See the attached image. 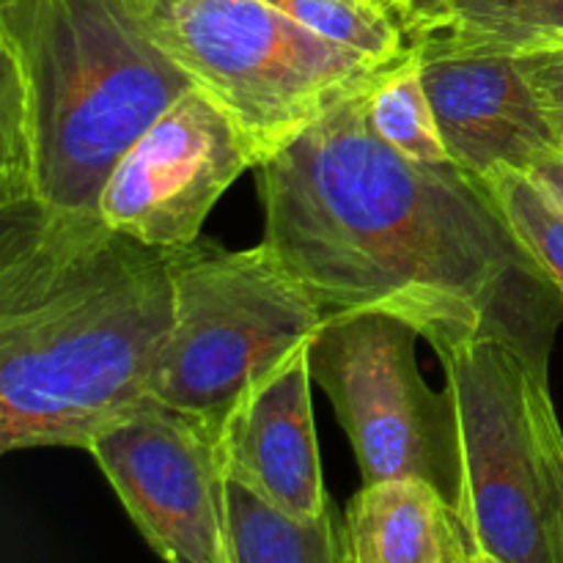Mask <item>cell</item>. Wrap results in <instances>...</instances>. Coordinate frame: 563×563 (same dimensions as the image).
I'll use <instances>...</instances> for the list:
<instances>
[{
  "label": "cell",
  "instance_id": "6da1fadb",
  "mask_svg": "<svg viewBox=\"0 0 563 563\" xmlns=\"http://www.w3.org/2000/svg\"><path fill=\"white\" fill-rule=\"evenodd\" d=\"M372 86L253 168L262 242L324 313L407 319L434 352L500 341L550 377L559 289L478 176L407 159L374 132Z\"/></svg>",
  "mask_w": 563,
  "mask_h": 563
},
{
  "label": "cell",
  "instance_id": "7a4b0ae2",
  "mask_svg": "<svg viewBox=\"0 0 563 563\" xmlns=\"http://www.w3.org/2000/svg\"><path fill=\"white\" fill-rule=\"evenodd\" d=\"M170 253L99 212L0 203V451L86 449L148 396Z\"/></svg>",
  "mask_w": 563,
  "mask_h": 563
},
{
  "label": "cell",
  "instance_id": "3957f363",
  "mask_svg": "<svg viewBox=\"0 0 563 563\" xmlns=\"http://www.w3.org/2000/svg\"><path fill=\"white\" fill-rule=\"evenodd\" d=\"M192 86L141 0L0 3V203L99 212L121 157Z\"/></svg>",
  "mask_w": 563,
  "mask_h": 563
},
{
  "label": "cell",
  "instance_id": "277c9868",
  "mask_svg": "<svg viewBox=\"0 0 563 563\" xmlns=\"http://www.w3.org/2000/svg\"><path fill=\"white\" fill-rule=\"evenodd\" d=\"M462 432L460 522L493 563H563V429L550 377L500 341L438 352Z\"/></svg>",
  "mask_w": 563,
  "mask_h": 563
},
{
  "label": "cell",
  "instance_id": "5b68a950",
  "mask_svg": "<svg viewBox=\"0 0 563 563\" xmlns=\"http://www.w3.org/2000/svg\"><path fill=\"white\" fill-rule=\"evenodd\" d=\"M168 258L174 322L148 396L214 432L258 379L311 344L328 313L267 242L229 251L201 236Z\"/></svg>",
  "mask_w": 563,
  "mask_h": 563
},
{
  "label": "cell",
  "instance_id": "8992f818",
  "mask_svg": "<svg viewBox=\"0 0 563 563\" xmlns=\"http://www.w3.org/2000/svg\"><path fill=\"white\" fill-rule=\"evenodd\" d=\"M141 5L154 42L231 115L256 168L396 66L328 42L264 0Z\"/></svg>",
  "mask_w": 563,
  "mask_h": 563
},
{
  "label": "cell",
  "instance_id": "52a82bcc",
  "mask_svg": "<svg viewBox=\"0 0 563 563\" xmlns=\"http://www.w3.org/2000/svg\"><path fill=\"white\" fill-rule=\"evenodd\" d=\"M421 330L383 311L328 313L308 346L311 377L333 401L363 484L423 482L460 515L465 462L456 399L418 368Z\"/></svg>",
  "mask_w": 563,
  "mask_h": 563
},
{
  "label": "cell",
  "instance_id": "ba28073f",
  "mask_svg": "<svg viewBox=\"0 0 563 563\" xmlns=\"http://www.w3.org/2000/svg\"><path fill=\"white\" fill-rule=\"evenodd\" d=\"M88 454L165 563H231L229 476L201 421L146 396Z\"/></svg>",
  "mask_w": 563,
  "mask_h": 563
},
{
  "label": "cell",
  "instance_id": "9c48e42d",
  "mask_svg": "<svg viewBox=\"0 0 563 563\" xmlns=\"http://www.w3.org/2000/svg\"><path fill=\"white\" fill-rule=\"evenodd\" d=\"M253 168L256 157L231 115L192 86L121 157L99 214L143 245L181 251L201 240L220 196Z\"/></svg>",
  "mask_w": 563,
  "mask_h": 563
},
{
  "label": "cell",
  "instance_id": "30bf717a",
  "mask_svg": "<svg viewBox=\"0 0 563 563\" xmlns=\"http://www.w3.org/2000/svg\"><path fill=\"white\" fill-rule=\"evenodd\" d=\"M418 69L440 135L460 168L484 179L500 168L526 174L559 146L517 55L454 49L416 38Z\"/></svg>",
  "mask_w": 563,
  "mask_h": 563
},
{
  "label": "cell",
  "instance_id": "8fae6325",
  "mask_svg": "<svg viewBox=\"0 0 563 563\" xmlns=\"http://www.w3.org/2000/svg\"><path fill=\"white\" fill-rule=\"evenodd\" d=\"M308 346L258 379L212 432L225 476L300 520L330 506L313 429Z\"/></svg>",
  "mask_w": 563,
  "mask_h": 563
},
{
  "label": "cell",
  "instance_id": "7c38bea8",
  "mask_svg": "<svg viewBox=\"0 0 563 563\" xmlns=\"http://www.w3.org/2000/svg\"><path fill=\"white\" fill-rule=\"evenodd\" d=\"M344 526L352 563H456L467 544L443 495L410 478L363 484Z\"/></svg>",
  "mask_w": 563,
  "mask_h": 563
},
{
  "label": "cell",
  "instance_id": "4fadbf2b",
  "mask_svg": "<svg viewBox=\"0 0 563 563\" xmlns=\"http://www.w3.org/2000/svg\"><path fill=\"white\" fill-rule=\"evenodd\" d=\"M225 498L231 563H352L344 517L333 500L319 517L300 520L231 478Z\"/></svg>",
  "mask_w": 563,
  "mask_h": 563
},
{
  "label": "cell",
  "instance_id": "5bb4252c",
  "mask_svg": "<svg viewBox=\"0 0 563 563\" xmlns=\"http://www.w3.org/2000/svg\"><path fill=\"white\" fill-rule=\"evenodd\" d=\"M418 38L520 58L563 42V0H449L443 22Z\"/></svg>",
  "mask_w": 563,
  "mask_h": 563
},
{
  "label": "cell",
  "instance_id": "9a60e30c",
  "mask_svg": "<svg viewBox=\"0 0 563 563\" xmlns=\"http://www.w3.org/2000/svg\"><path fill=\"white\" fill-rule=\"evenodd\" d=\"M368 121L374 132L407 159L429 165L454 163L440 135L412 47L407 58L390 66L368 91Z\"/></svg>",
  "mask_w": 563,
  "mask_h": 563
},
{
  "label": "cell",
  "instance_id": "2e32d148",
  "mask_svg": "<svg viewBox=\"0 0 563 563\" xmlns=\"http://www.w3.org/2000/svg\"><path fill=\"white\" fill-rule=\"evenodd\" d=\"M328 42L366 55L374 64H399L410 36L396 16L368 0H264Z\"/></svg>",
  "mask_w": 563,
  "mask_h": 563
},
{
  "label": "cell",
  "instance_id": "e0dca14e",
  "mask_svg": "<svg viewBox=\"0 0 563 563\" xmlns=\"http://www.w3.org/2000/svg\"><path fill=\"white\" fill-rule=\"evenodd\" d=\"M495 203L504 212L517 240L548 273L563 300V212L528 179V174L511 168L484 176Z\"/></svg>",
  "mask_w": 563,
  "mask_h": 563
},
{
  "label": "cell",
  "instance_id": "ac0fdd59",
  "mask_svg": "<svg viewBox=\"0 0 563 563\" xmlns=\"http://www.w3.org/2000/svg\"><path fill=\"white\" fill-rule=\"evenodd\" d=\"M520 66L542 102L544 115L563 148V42L539 53L520 55Z\"/></svg>",
  "mask_w": 563,
  "mask_h": 563
},
{
  "label": "cell",
  "instance_id": "d6986e66",
  "mask_svg": "<svg viewBox=\"0 0 563 563\" xmlns=\"http://www.w3.org/2000/svg\"><path fill=\"white\" fill-rule=\"evenodd\" d=\"M526 174L563 212V148L542 154Z\"/></svg>",
  "mask_w": 563,
  "mask_h": 563
},
{
  "label": "cell",
  "instance_id": "ffe728a7",
  "mask_svg": "<svg viewBox=\"0 0 563 563\" xmlns=\"http://www.w3.org/2000/svg\"><path fill=\"white\" fill-rule=\"evenodd\" d=\"M445 5H449V0H412L410 25H407V36H410V42L412 38L423 36V33L434 31V27L443 22Z\"/></svg>",
  "mask_w": 563,
  "mask_h": 563
},
{
  "label": "cell",
  "instance_id": "44dd1931",
  "mask_svg": "<svg viewBox=\"0 0 563 563\" xmlns=\"http://www.w3.org/2000/svg\"><path fill=\"white\" fill-rule=\"evenodd\" d=\"M368 3L379 5L383 11H388L390 16H396V20L401 22V27L407 31V25H410V9H412V0H368Z\"/></svg>",
  "mask_w": 563,
  "mask_h": 563
},
{
  "label": "cell",
  "instance_id": "7402d4cb",
  "mask_svg": "<svg viewBox=\"0 0 563 563\" xmlns=\"http://www.w3.org/2000/svg\"><path fill=\"white\" fill-rule=\"evenodd\" d=\"M456 563H493V561L484 559V555L478 553V550H473L471 542H467L465 550H462V553H460V559H456Z\"/></svg>",
  "mask_w": 563,
  "mask_h": 563
},
{
  "label": "cell",
  "instance_id": "603a6c76",
  "mask_svg": "<svg viewBox=\"0 0 563 563\" xmlns=\"http://www.w3.org/2000/svg\"><path fill=\"white\" fill-rule=\"evenodd\" d=\"M0 3H11V0H0Z\"/></svg>",
  "mask_w": 563,
  "mask_h": 563
}]
</instances>
